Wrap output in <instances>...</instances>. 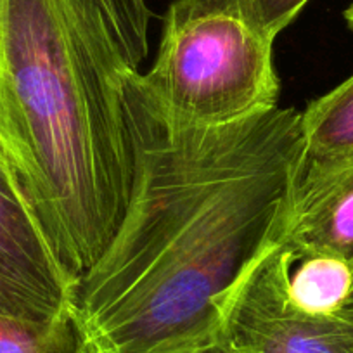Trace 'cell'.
Segmentation results:
<instances>
[{"label": "cell", "instance_id": "cell-1", "mask_svg": "<svg viewBox=\"0 0 353 353\" xmlns=\"http://www.w3.org/2000/svg\"><path fill=\"white\" fill-rule=\"evenodd\" d=\"M134 173L121 222L77 281L90 353H216L237 291L284 243L301 172V113L272 108L201 127L132 71Z\"/></svg>", "mask_w": 353, "mask_h": 353}, {"label": "cell", "instance_id": "cell-2", "mask_svg": "<svg viewBox=\"0 0 353 353\" xmlns=\"http://www.w3.org/2000/svg\"><path fill=\"white\" fill-rule=\"evenodd\" d=\"M149 19V6L117 0H0V141L77 281L130 196L123 88Z\"/></svg>", "mask_w": 353, "mask_h": 353}, {"label": "cell", "instance_id": "cell-3", "mask_svg": "<svg viewBox=\"0 0 353 353\" xmlns=\"http://www.w3.org/2000/svg\"><path fill=\"white\" fill-rule=\"evenodd\" d=\"M142 83L173 117L201 127L243 121L277 106L274 40L241 0H175Z\"/></svg>", "mask_w": 353, "mask_h": 353}, {"label": "cell", "instance_id": "cell-4", "mask_svg": "<svg viewBox=\"0 0 353 353\" xmlns=\"http://www.w3.org/2000/svg\"><path fill=\"white\" fill-rule=\"evenodd\" d=\"M290 248L277 246L246 277L216 353H353V307L312 315L288 296Z\"/></svg>", "mask_w": 353, "mask_h": 353}, {"label": "cell", "instance_id": "cell-5", "mask_svg": "<svg viewBox=\"0 0 353 353\" xmlns=\"http://www.w3.org/2000/svg\"><path fill=\"white\" fill-rule=\"evenodd\" d=\"M74 286L0 141V315L52 321L73 308Z\"/></svg>", "mask_w": 353, "mask_h": 353}, {"label": "cell", "instance_id": "cell-6", "mask_svg": "<svg viewBox=\"0 0 353 353\" xmlns=\"http://www.w3.org/2000/svg\"><path fill=\"white\" fill-rule=\"evenodd\" d=\"M284 243L353 263V163L327 179L298 185Z\"/></svg>", "mask_w": 353, "mask_h": 353}, {"label": "cell", "instance_id": "cell-7", "mask_svg": "<svg viewBox=\"0 0 353 353\" xmlns=\"http://www.w3.org/2000/svg\"><path fill=\"white\" fill-rule=\"evenodd\" d=\"M303 156L298 185L322 181L353 163V74L301 113Z\"/></svg>", "mask_w": 353, "mask_h": 353}, {"label": "cell", "instance_id": "cell-8", "mask_svg": "<svg viewBox=\"0 0 353 353\" xmlns=\"http://www.w3.org/2000/svg\"><path fill=\"white\" fill-rule=\"evenodd\" d=\"M288 248L286 288L294 307L312 315H338L353 307V263L324 251Z\"/></svg>", "mask_w": 353, "mask_h": 353}, {"label": "cell", "instance_id": "cell-9", "mask_svg": "<svg viewBox=\"0 0 353 353\" xmlns=\"http://www.w3.org/2000/svg\"><path fill=\"white\" fill-rule=\"evenodd\" d=\"M0 353H90L73 308L52 321L0 315Z\"/></svg>", "mask_w": 353, "mask_h": 353}, {"label": "cell", "instance_id": "cell-10", "mask_svg": "<svg viewBox=\"0 0 353 353\" xmlns=\"http://www.w3.org/2000/svg\"><path fill=\"white\" fill-rule=\"evenodd\" d=\"M250 21L272 40L293 23L310 0H241Z\"/></svg>", "mask_w": 353, "mask_h": 353}, {"label": "cell", "instance_id": "cell-11", "mask_svg": "<svg viewBox=\"0 0 353 353\" xmlns=\"http://www.w3.org/2000/svg\"><path fill=\"white\" fill-rule=\"evenodd\" d=\"M345 21L348 25V28L353 32V4L345 11Z\"/></svg>", "mask_w": 353, "mask_h": 353}]
</instances>
